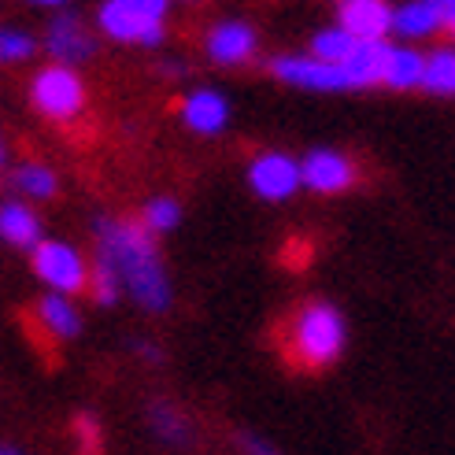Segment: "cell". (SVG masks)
Here are the masks:
<instances>
[{
	"mask_svg": "<svg viewBox=\"0 0 455 455\" xmlns=\"http://www.w3.org/2000/svg\"><path fill=\"white\" fill-rule=\"evenodd\" d=\"M393 44L385 37H355L348 60L340 63L352 78V89H367V85H381L385 78V60H389Z\"/></svg>",
	"mask_w": 455,
	"mask_h": 455,
	"instance_id": "9c48e42d",
	"label": "cell"
},
{
	"mask_svg": "<svg viewBox=\"0 0 455 455\" xmlns=\"http://www.w3.org/2000/svg\"><path fill=\"white\" fill-rule=\"evenodd\" d=\"M352 44H355V37L340 27H330V30H318L315 34V41H311V56H318V60H330V63H345L348 60V52H352Z\"/></svg>",
	"mask_w": 455,
	"mask_h": 455,
	"instance_id": "d6986e66",
	"label": "cell"
},
{
	"mask_svg": "<svg viewBox=\"0 0 455 455\" xmlns=\"http://www.w3.org/2000/svg\"><path fill=\"white\" fill-rule=\"evenodd\" d=\"M181 123L193 133H204V138L222 133L226 123H230V100L215 93V89H196V93H189L186 104H181Z\"/></svg>",
	"mask_w": 455,
	"mask_h": 455,
	"instance_id": "30bf717a",
	"label": "cell"
},
{
	"mask_svg": "<svg viewBox=\"0 0 455 455\" xmlns=\"http://www.w3.org/2000/svg\"><path fill=\"white\" fill-rule=\"evenodd\" d=\"M248 186L263 200H289L300 189V164L285 152H263L248 167Z\"/></svg>",
	"mask_w": 455,
	"mask_h": 455,
	"instance_id": "52a82bcc",
	"label": "cell"
},
{
	"mask_svg": "<svg viewBox=\"0 0 455 455\" xmlns=\"http://www.w3.org/2000/svg\"><path fill=\"white\" fill-rule=\"evenodd\" d=\"M340 27L352 37H385L393 30V8L385 0H345Z\"/></svg>",
	"mask_w": 455,
	"mask_h": 455,
	"instance_id": "4fadbf2b",
	"label": "cell"
},
{
	"mask_svg": "<svg viewBox=\"0 0 455 455\" xmlns=\"http://www.w3.org/2000/svg\"><path fill=\"white\" fill-rule=\"evenodd\" d=\"M30 97H34V108L41 116L67 123L85 108V85L67 63H56V67L37 71V78L30 85Z\"/></svg>",
	"mask_w": 455,
	"mask_h": 455,
	"instance_id": "277c9868",
	"label": "cell"
},
{
	"mask_svg": "<svg viewBox=\"0 0 455 455\" xmlns=\"http://www.w3.org/2000/svg\"><path fill=\"white\" fill-rule=\"evenodd\" d=\"M0 164H4V145H0Z\"/></svg>",
	"mask_w": 455,
	"mask_h": 455,
	"instance_id": "83f0119b",
	"label": "cell"
},
{
	"mask_svg": "<svg viewBox=\"0 0 455 455\" xmlns=\"http://www.w3.org/2000/svg\"><path fill=\"white\" fill-rule=\"evenodd\" d=\"M345 340H348L345 318L330 304H307L297 315V323H292V352H297V359L307 363V367H326V363H333L345 352Z\"/></svg>",
	"mask_w": 455,
	"mask_h": 455,
	"instance_id": "7a4b0ae2",
	"label": "cell"
},
{
	"mask_svg": "<svg viewBox=\"0 0 455 455\" xmlns=\"http://www.w3.org/2000/svg\"><path fill=\"white\" fill-rule=\"evenodd\" d=\"M252 52H256V30L248 22H219L208 34V56L222 67L252 60Z\"/></svg>",
	"mask_w": 455,
	"mask_h": 455,
	"instance_id": "7c38bea8",
	"label": "cell"
},
{
	"mask_svg": "<svg viewBox=\"0 0 455 455\" xmlns=\"http://www.w3.org/2000/svg\"><path fill=\"white\" fill-rule=\"evenodd\" d=\"M156 429H159V437H167V441H181V437H186L181 419L171 411V407H156Z\"/></svg>",
	"mask_w": 455,
	"mask_h": 455,
	"instance_id": "cb8c5ba5",
	"label": "cell"
},
{
	"mask_svg": "<svg viewBox=\"0 0 455 455\" xmlns=\"http://www.w3.org/2000/svg\"><path fill=\"white\" fill-rule=\"evenodd\" d=\"M49 52H52V60H60V63H78V60H85V56H93V49H97V41H93V34L85 30V22L78 19V15H60L52 27H49Z\"/></svg>",
	"mask_w": 455,
	"mask_h": 455,
	"instance_id": "8fae6325",
	"label": "cell"
},
{
	"mask_svg": "<svg viewBox=\"0 0 455 455\" xmlns=\"http://www.w3.org/2000/svg\"><path fill=\"white\" fill-rule=\"evenodd\" d=\"M97 263H104L119 278V289H126L145 311L159 315L171 307V278L148 237V226L130 219H100Z\"/></svg>",
	"mask_w": 455,
	"mask_h": 455,
	"instance_id": "6da1fadb",
	"label": "cell"
},
{
	"mask_svg": "<svg viewBox=\"0 0 455 455\" xmlns=\"http://www.w3.org/2000/svg\"><path fill=\"white\" fill-rule=\"evenodd\" d=\"M444 27V19L437 15V8L429 0H411L403 4L400 12H393V30L403 34V37H426Z\"/></svg>",
	"mask_w": 455,
	"mask_h": 455,
	"instance_id": "2e32d148",
	"label": "cell"
},
{
	"mask_svg": "<svg viewBox=\"0 0 455 455\" xmlns=\"http://www.w3.org/2000/svg\"><path fill=\"white\" fill-rule=\"evenodd\" d=\"M275 75L297 89H311V93H345V89H352L345 67L318 56H278Z\"/></svg>",
	"mask_w": 455,
	"mask_h": 455,
	"instance_id": "5b68a950",
	"label": "cell"
},
{
	"mask_svg": "<svg viewBox=\"0 0 455 455\" xmlns=\"http://www.w3.org/2000/svg\"><path fill=\"white\" fill-rule=\"evenodd\" d=\"M89 282H93V292H97L100 304H116V300H119V278L111 275L104 263L93 267V278H89Z\"/></svg>",
	"mask_w": 455,
	"mask_h": 455,
	"instance_id": "603a6c76",
	"label": "cell"
},
{
	"mask_svg": "<svg viewBox=\"0 0 455 455\" xmlns=\"http://www.w3.org/2000/svg\"><path fill=\"white\" fill-rule=\"evenodd\" d=\"M355 181V167L333 148H315L300 159V186L315 193H345Z\"/></svg>",
	"mask_w": 455,
	"mask_h": 455,
	"instance_id": "ba28073f",
	"label": "cell"
},
{
	"mask_svg": "<svg viewBox=\"0 0 455 455\" xmlns=\"http://www.w3.org/2000/svg\"><path fill=\"white\" fill-rule=\"evenodd\" d=\"M82 437H85V441H97V426L82 419Z\"/></svg>",
	"mask_w": 455,
	"mask_h": 455,
	"instance_id": "484cf974",
	"label": "cell"
},
{
	"mask_svg": "<svg viewBox=\"0 0 455 455\" xmlns=\"http://www.w3.org/2000/svg\"><path fill=\"white\" fill-rule=\"evenodd\" d=\"M171 0H104L100 30L116 41L130 44H159L164 41V19Z\"/></svg>",
	"mask_w": 455,
	"mask_h": 455,
	"instance_id": "3957f363",
	"label": "cell"
},
{
	"mask_svg": "<svg viewBox=\"0 0 455 455\" xmlns=\"http://www.w3.org/2000/svg\"><path fill=\"white\" fill-rule=\"evenodd\" d=\"M0 237L15 248H34L41 241V222L27 204L8 200V204H0Z\"/></svg>",
	"mask_w": 455,
	"mask_h": 455,
	"instance_id": "5bb4252c",
	"label": "cell"
},
{
	"mask_svg": "<svg viewBox=\"0 0 455 455\" xmlns=\"http://www.w3.org/2000/svg\"><path fill=\"white\" fill-rule=\"evenodd\" d=\"M419 85L429 89V93H437V97H451L455 93V52L437 49L434 56H422Z\"/></svg>",
	"mask_w": 455,
	"mask_h": 455,
	"instance_id": "e0dca14e",
	"label": "cell"
},
{
	"mask_svg": "<svg viewBox=\"0 0 455 455\" xmlns=\"http://www.w3.org/2000/svg\"><path fill=\"white\" fill-rule=\"evenodd\" d=\"M15 181H19V189H22V193H30L34 200H49V196H56V186H60V178H56L49 167H41V164L19 167Z\"/></svg>",
	"mask_w": 455,
	"mask_h": 455,
	"instance_id": "ffe728a7",
	"label": "cell"
},
{
	"mask_svg": "<svg viewBox=\"0 0 455 455\" xmlns=\"http://www.w3.org/2000/svg\"><path fill=\"white\" fill-rule=\"evenodd\" d=\"M30 4H44V8H60V4H67V0H30Z\"/></svg>",
	"mask_w": 455,
	"mask_h": 455,
	"instance_id": "4316f807",
	"label": "cell"
},
{
	"mask_svg": "<svg viewBox=\"0 0 455 455\" xmlns=\"http://www.w3.org/2000/svg\"><path fill=\"white\" fill-rule=\"evenodd\" d=\"M37 318H41V326L49 330L52 337H60V340L75 337V333L82 330V315H78L75 304L67 300L63 292H56V289H52V297H44V300L37 304Z\"/></svg>",
	"mask_w": 455,
	"mask_h": 455,
	"instance_id": "9a60e30c",
	"label": "cell"
},
{
	"mask_svg": "<svg viewBox=\"0 0 455 455\" xmlns=\"http://www.w3.org/2000/svg\"><path fill=\"white\" fill-rule=\"evenodd\" d=\"M422 75V56L415 49H389V60H385V85L393 89H415Z\"/></svg>",
	"mask_w": 455,
	"mask_h": 455,
	"instance_id": "ac0fdd59",
	"label": "cell"
},
{
	"mask_svg": "<svg viewBox=\"0 0 455 455\" xmlns=\"http://www.w3.org/2000/svg\"><path fill=\"white\" fill-rule=\"evenodd\" d=\"M429 4L437 8V15L444 19V27H451V19H455V0H429Z\"/></svg>",
	"mask_w": 455,
	"mask_h": 455,
	"instance_id": "d4e9b609",
	"label": "cell"
},
{
	"mask_svg": "<svg viewBox=\"0 0 455 455\" xmlns=\"http://www.w3.org/2000/svg\"><path fill=\"white\" fill-rule=\"evenodd\" d=\"M178 222H181L178 200H171V196H156V200L145 204V226H148L152 234H171Z\"/></svg>",
	"mask_w": 455,
	"mask_h": 455,
	"instance_id": "44dd1931",
	"label": "cell"
},
{
	"mask_svg": "<svg viewBox=\"0 0 455 455\" xmlns=\"http://www.w3.org/2000/svg\"><path fill=\"white\" fill-rule=\"evenodd\" d=\"M34 56V37L22 30H0V60L4 63H22Z\"/></svg>",
	"mask_w": 455,
	"mask_h": 455,
	"instance_id": "7402d4cb",
	"label": "cell"
},
{
	"mask_svg": "<svg viewBox=\"0 0 455 455\" xmlns=\"http://www.w3.org/2000/svg\"><path fill=\"white\" fill-rule=\"evenodd\" d=\"M34 270L44 285L63 292V297L85 289V259L63 241H37L34 244Z\"/></svg>",
	"mask_w": 455,
	"mask_h": 455,
	"instance_id": "8992f818",
	"label": "cell"
}]
</instances>
